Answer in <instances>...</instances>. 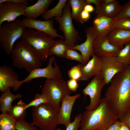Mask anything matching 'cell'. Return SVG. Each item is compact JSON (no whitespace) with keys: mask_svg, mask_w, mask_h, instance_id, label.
I'll use <instances>...</instances> for the list:
<instances>
[{"mask_svg":"<svg viewBox=\"0 0 130 130\" xmlns=\"http://www.w3.org/2000/svg\"><path fill=\"white\" fill-rule=\"evenodd\" d=\"M0 26L3 23L13 21L21 15L26 16L25 10L27 5L4 1L0 4Z\"/></svg>","mask_w":130,"mask_h":130,"instance_id":"11","label":"cell"},{"mask_svg":"<svg viewBox=\"0 0 130 130\" xmlns=\"http://www.w3.org/2000/svg\"><path fill=\"white\" fill-rule=\"evenodd\" d=\"M86 39L83 43L77 45L74 47L71 48L75 50L79 51L83 58L82 64L85 65L90 60V58L94 54L93 50L94 40L97 34L92 26L87 28L85 30Z\"/></svg>","mask_w":130,"mask_h":130,"instance_id":"15","label":"cell"},{"mask_svg":"<svg viewBox=\"0 0 130 130\" xmlns=\"http://www.w3.org/2000/svg\"><path fill=\"white\" fill-rule=\"evenodd\" d=\"M67 0H59L56 5L52 8L47 10L42 15L45 20L53 19V18H59L63 15V10L67 3Z\"/></svg>","mask_w":130,"mask_h":130,"instance_id":"27","label":"cell"},{"mask_svg":"<svg viewBox=\"0 0 130 130\" xmlns=\"http://www.w3.org/2000/svg\"><path fill=\"white\" fill-rule=\"evenodd\" d=\"M110 83L104 97L119 119L130 111V65L117 74Z\"/></svg>","mask_w":130,"mask_h":130,"instance_id":"1","label":"cell"},{"mask_svg":"<svg viewBox=\"0 0 130 130\" xmlns=\"http://www.w3.org/2000/svg\"><path fill=\"white\" fill-rule=\"evenodd\" d=\"M10 88H8L2 93L0 97V110L2 113L8 112L12 106V104L13 101L23 97L20 92L16 94H13L10 91Z\"/></svg>","mask_w":130,"mask_h":130,"instance_id":"23","label":"cell"},{"mask_svg":"<svg viewBox=\"0 0 130 130\" xmlns=\"http://www.w3.org/2000/svg\"><path fill=\"white\" fill-rule=\"evenodd\" d=\"M61 128H57L56 129L53 130H61Z\"/></svg>","mask_w":130,"mask_h":130,"instance_id":"46","label":"cell"},{"mask_svg":"<svg viewBox=\"0 0 130 130\" xmlns=\"http://www.w3.org/2000/svg\"><path fill=\"white\" fill-rule=\"evenodd\" d=\"M84 10L90 13L93 12L94 10V8L91 4H88L85 6Z\"/></svg>","mask_w":130,"mask_h":130,"instance_id":"42","label":"cell"},{"mask_svg":"<svg viewBox=\"0 0 130 130\" xmlns=\"http://www.w3.org/2000/svg\"><path fill=\"white\" fill-rule=\"evenodd\" d=\"M15 130H16V129H15Z\"/></svg>","mask_w":130,"mask_h":130,"instance_id":"47","label":"cell"},{"mask_svg":"<svg viewBox=\"0 0 130 130\" xmlns=\"http://www.w3.org/2000/svg\"><path fill=\"white\" fill-rule=\"evenodd\" d=\"M47 103H52L47 97L44 94L37 93L31 101L26 104V109L30 107H37L41 104Z\"/></svg>","mask_w":130,"mask_h":130,"instance_id":"30","label":"cell"},{"mask_svg":"<svg viewBox=\"0 0 130 130\" xmlns=\"http://www.w3.org/2000/svg\"><path fill=\"white\" fill-rule=\"evenodd\" d=\"M119 119L121 121L126 123L130 128V111L127 113Z\"/></svg>","mask_w":130,"mask_h":130,"instance_id":"41","label":"cell"},{"mask_svg":"<svg viewBox=\"0 0 130 130\" xmlns=\"http://www.w3.org/2000/svg\"><path fill=\"white\" fill-rule=\"evenodd\" d=\"M26 104L21 99L16 104L12 106L7 113L17 121L25 119L26 114Z\"/></svg>","mask_w":130,"mask_h":130,"instance_id":"26","label":"cell"},{"mask_svg":"<svg viewBox=\"0 0 130 130\" xmlns=\"http://www.w3.org/2000/svg\"><path fill=\"white\" fill-rule=\"evenodd\" d=\"M78 82L76 80L71 78L67 81L68 87L72 92H74L77 91L79 86Z\"/></svg>","mask_w":130,"mask_h":130,"instance_id":"37","label":"cell"},{"mask_svg":"<svg viewBox=\"0 0 130 130\" xmlns=\"http://www.w3.org/2000/svg\"><path fill=\"white\" fill-rule=\"evenodd\" d=\"M59 109L52 103L32 107V123L40 130L56 129Z\"/></svg>","mask_w":130,"mask_h":130,"instance_id":"4","label":"cell"},{"mask_svg":"<svg viewBox=\"0 0 130 130\" xmlns=\"http://www.w3.org/2000/svg\"><path fill=\"white\" fill-rule=\"evenodd\" d=\"M90 13L84 10L81 13L80 16L82 24L87 22L90 19Z\"/></svg>","mask_w":130,"mask_h":130,"instance_id":"38","label":"cell"},{"mask_svg":"<svg viewBox=\"0 0 130 130\" xmlns=\"http://www.w3.org/2000/svg\"><path fill=\"white\" fill-rule=\"evenodd\" d=\"M118 119L104 97L96 109L84 112L79 130H106Z\"/></svg>","mask_w":130,"mask_h":130,"instance_id":"2","label":"cell"},{"mask_svg":"<svg viewBox=\"0 0 130 130\" xmlns=\"http://www.w3.org/2000/svg\"><path fill=\"white\" fill-rule=\"evenodd\" d=\"M12 65L17 69H24L30 72L42 65L39 55L32 46L21 40L16 42L11 53Z\"/></svg>","mask_w":130,"mask_h":130,"instance_id":"3","label":"cell"},{"mask_svg":"<svg viewBox=\"0 0 130 130\" xmlns=\"http://www.w3.org/2000/svg\"><path fill=\"white\" fill-rule=\"evenodd\" d=\"M115 28L130 31V18H123L117 20Z\"/></svg>","mask_w":130,"mask_h":130,"instance_id":"35","label":"cell"},{"mask_svg":"<svg viewBox=\"0 0 130 130\" xmlns=\"http://www.w3.org/2000/svg\"><path fill=\"white\" fill-rule=\"evenodd\" d=\"M54 0H38L34 4L27 6L25 10L26 18L36 20L45 13Z\"/></svg>","mask_w":130,"mask_h":130,"instance_id":"21","label":"cell"},{"mask_svg":"<svg viewBox=\"0 0 130 130\" xmlns=\"http://www.w3.org/2000/svg\"><path fill=\"white\" fill-rule=\"evenodd\" d=\"M121 49L111 44L107 36L97 35L94 40L93 52L99 56H116Z\"/></svg>","mask_w":130,"mask_h":130,"instance_id":"14","label":"cell"},{"mask_svg":"<svg viewBox=\"0 0 130 130\" xmlns=\"http://www.w3.org/2000/svg\"><path fill=\"white\" fill-rule=\"evenodd\" d=\"M68 75L70 78L76 80L78 81H80L82 74L78 65L73 66L68 71Z\"/></svg>","mask_w":130,"mask_h":130,"instance_id":"34","label":"cell"},{"mask_svg":"<svg viewBox=\"0 0 130 130\" xmlns=\"http://www.w3.org/2000/svg\"><path fill=\"white\" fill-rule=\"evenodd\" d=\"M115 0H103V2L105 4L109 3L114 1Z\"/></svg>","mask_w":130,"mask_h":130,"instance_id":"45","label":"cell"},{"mask_svg":"<svg viewBox=\"0 0 130 130\" xmlns=\"http://www.w3.org/2000/svg\"><path fill=\"white\" fill-rule=\"evenodd\" d=\"M22 25L26 28H31L45 33L53 38L65 39L64 37L57 32V29L54 27L53 19L42 20L25 18L21 20Z\"/></svg>","mask_w":130,"mask_h":130,"instance_id":"13","label":"cell"},{"mask_svg":"<svg viewBox=\"0 0 130 130\" xmlns=\"http://www.w3.org/2000/svg\"><path fill=\"white\" fill-rule=\"evenodd\" d=\"M119 52L116 56L117 60L126 66L130 65V42Z\"/></svg>","mask_w":130,"mask_h":130,"instance_id":"29","label":"cell"},{"mask_svg":"<svg viewBox=\"0 0 130 130\" xmlns=\"http://www.w3.org/2000/svg\"><path fill=\"white\" fill-rule=\"evenodd\" d=\"M120 130H130V128L126 123L121 122Z\"/></svg>","mask_w":130,"mask_h":130,"instance_id":"44","label":"cell"},{"mask_svg":"<svg viewBox=\"0 0 130 130\" xmlns=\"http://www.w3.org/2000/svg\"><path fill=\"white\" fill-rule=\"evenodd\" d=\"M72 11L71 16L72 19L82 24L81 14L84 10L85 6L88 3L86 0H69Z\"/></svg>","mask_w":130,"mask_h":130,"instance_id":"25","label":"cell"},{"mask_svg":"<svg viewBox=\"0 0 130 130\" xmlns=\"http://www.w3.org/2000/svg\"><path fill=\"white\" fill-rule=\"evenodd\" d=\"M71 12V6L68 0L64 8L62 17L54 18L59 24V30L63 32L65 40L69 47L72 48L77 44L78 40L81 39L78 32L73 24Z\"/></svg>","mask_w":130,"mask_h":130,"instance_id":"8","label":"cell"},{"mask_svg":"<svg viewBox=\"0 0 130 130\" xmlns=\"http://www.w3.org/2000/svg\"><path fill=\"white\" fill-rule=\"evenodd\" d=\"M55 60L54 56H52L49 58L48 63L46 67L36 68L30 72L25 78L18 82L16 90H17L23 83H28L35 78H44L49 79H62V75L60 67L55 61Z\"/></svg>","mask_w":130,"mask_h":130,"instance_id":"9","label":"cell"},{"mask_svg":"<svg viewBox=\"0 0 130 130\" xmlns=\"http://www.w3.org/2000/svg\"><path fill=\"white\" fill-rule=\"evenodd\" d=\"M20 40L32 47L38 53L41 61L46 60L48 52L54 41V38L44 32L27 28Z\"/></svg>","mask_w":130,"mask_h":130,"instance_id":"6","label":"cell"},{"mask_svg":"<svg viewBox=\"0 0 130 130\" xmlns=\"http://www.w3.org/2000/svg\"><path fill=\"white\" fill-rule=\"evenodd\" d=\"M81 96L77 94L73 96L66 95L61 101V106L59 110L58 116V124H63L66 128L71 122V112L74 103Z\"/></svg>","mask_w":130,"mask_h":130,"instance_id":"16","label":"cell"},{"mask_svg":"<svg viewBox=\"0 0 130 130\" xmlns=\"http://www.w3.org/2000/svg\"><path fill=\"white\" fill-rule=\"evenodd\" d=\"M17 130H39L32 122H27L25 119L17 121L16 127Z\"/></svg>","mask_w":130,"mask_h":130,"instance_id":"31","label":"cell"},{"mask_svg":"<svg viewBox=\"0 0 130 130\" xmlns=\"http://www.w3.org/2000/svg\"><path fill=\"white\" fill-rule=\"evenodd\" d=\"M69 47L65 40H54L49 49L48 55H53L59 57H65Z\"/></svg>","mask_w":130,"mask_h":130,"instance_id":"24","label":"cell"},{"mask_svg":"<svg viewBox=\"0 0 130 130\" xmlns=\"http://www.w3.org/2000/svg\"><path fill=\"white\" fill-rule=\"evenodd\" d=\"M101 57L102 60L101 74L105 84H108L117 74L123 71L127 66L118 62L116 56Z\"/></svg>","mask_w":130,"mask_h":130,"instance_id":"12","label":"cell"},{"mask_svg":"<svg viewBox=\"0 0 130 130\" xmlns=\"http://www.w3.org/2000/svg\"><path fill=\"white\" fill-rule=\"evenodd\" d=\"M115 18L116 20L123 18H130V0L122 6L119 13Z\"/></svg>","mask_w":130,"mask_h":130,"instance_id":"33","label":"cell"},{"mask_svg":"<svg viewBox=\"0 0 130 130\" xmlns=\"http://www.w3.org/2000/svg\"><path fill=\"white\" fill-rule=\"evenodd\" d=\"M86 1L88 4L93 3L95 4L96 6L99 5L103 1V0H86Z\"/></svg>","mask_w":130,"mask_h":130,"instance_id":"43","label":"cell"},{"mask_svg":"<svg viewBox=\"0 0 130 130\" xmlns=\"http://www.w3.org/2000/svg\"><path fill=\"white\" fill-rule=\"evenodd\" d=\"M105 84L104 78L101 73L94 76L83 89V93L85 97L88 95L90 99L89 105L85 107L86 110H94L99 106L102 99L101 92Z\"/></svg>","mask_w":130,"mask_h":130,"instance_id":"10","label":"cell"},{"mask_svg":"<svg viewBox=\"0 0 130 130\" xmlns=\"http://www.w3.org/2000/svg\"><path fill=\"white\" fill-rule=\"evenodd\" d=\"M122 6L119 2L115 0L109 3L103 2L98 6H96L95 13L97 14L107 17H115L119 13Z\"/></svg>","mask_w":130,"mask_h":130,"instance_id":"22","label":"cell"},{"mask_svg":"<svg viewBox=\"0 0 130 130\" xmlns=\"http://www.w3.org/2000/svg\"><path fill=\"white\" fill-rule=\"evenodd\" d=\"M26 29L19 19L7 22L0 26V43L7 55L12 53L15 43L24 34Z\"/></svg>","mask_w":130,"mask_h":130,"instance_id":"5","label":"cell"},{"mask_svg":"<svg viewBox=\"0 0 130 130\" xmlns=\"http://www.w3.org/2000/svg\"><path fill=\"white\" fill-rule=\"evenodd\" d=\"M121 123V122L118 119L106 130H120Z\"/></svg>","mask_w":130,"mask_h":130,"instance_id":"39","label":"cell"},{"mask_svg":"<svg viewBox=\"0 0 130 130\" xmlns=\"http://www.w3.org/2000/svg\"><path fill=\"white\" fill-rule=\"evenodd\" d=\"M67 82L63 79H46L42 90V93L46 95L51 102L58 108L63 98L66 95H70Z\"/></svg>","mask_w":130,"mask_h":130,"instance_id":"7","label":"cell"},{"mask_svg":"<svg viewBox=\"0 0 130 130\" xmlns=\"http://www.w3.org/2000/svg\"><path fill=\"white\" fill-rule=\"evenodd\" d=\"M16 122L7 113L0 114V130H15Z\"/></svg>","mask_w":130,"mask_h":130,"instance_id":"28","label":"cell"},{"mask_svg":"<svg viewBox=\"0 0 130 130\" xmlns=\"http://www.w3.org/2000/svg\"><path fill=\"white\" fill-rule=\"evenodd\" d=\"M64 58L77 61L82 64L83 63V58L82 54L70 47H69L68 49Z\"/></svg>","mask_w":130,"mask_h":130,"instance_id":"32","label":"cell"},{"mask_svg":"<svg viewBox=\"0 0 130 130\" xmlns=\"http://www.w3.org/2000/svg\"><path fill=\"white\" fill-rule=\"evenodd\" d=\"M4 1H9L14 3L25 4L27 5H29V1L27 0H0V4Z\"/></svg>","mask_w":130,"mask_h":130,"instance_id":"40","label":"cell"},{"mask_svg":"<svg viewBox=\"0 0 130 130\" xmlns=\"http://www.w3.org/2000/svg\"><path fill=\"white\" fill-rule=\"evenodd\" d=\"M18 74L11 67L6 65L0 67V91L2 93L10 87L15 91L19 81Z\"/></svg>","mask_w":130,"mask_h":130,"instance_id":"17","label":"cell"},{"mask_svg":"<svg viewBox=\"0 0 130 130\" xmlns=\"http://www.w3.org/2000/svg\"><path fill=\"white\" fill-rule=\"evenodd\" d=\"M82 116V114L79 113L75 116L74 120L68 125L66 130H78L80 127Z\"/></svg>","mask_w":130,"mask_h":130,"instance_id":"36","label":"cell"},{"mask_svg":"<svg viewBox=\"0 0 130 130\" xmlns=\"http://www.w3.org/2000/svg\"><path fill=\"white\" fill-rule=\"evenodd\" d=\"M116 20L115 17L97 14L94 18L92 26L97 35L107 36L115 28Z\"/></svg>","mask_w":130,"mask_h":130,"instance_id":"19","label":"cell"},{"mask_svg":"<svg viewBox=\"0 0 130 130\" xmlns=\"http://www.w3.org/2000/svg\"><path fill=\"white\" fill-rule=\"evenodd\" d=\"M107 37L111 44L122 49L124 48V45L130 42V31L114 28Z\"/></svg>","mask_w":130,"mask_h":130,"instance_id":"20","label":"cell"},{"mask_svg":"<svg viewBox=\"0 0 130 130\" xmlns=\"http://www.w3.org/2000/svg\"><path fill=\"white\" fill-rule=\"evenodd\" d=\"M102 64L101 57L95 54L85 65L81 63L78 64L82 74L80 81L88 80L93 76L100 74Z\"/></svg>","mask_w":130,"mask_h":130,"instance_id":"18","label":"cell"}]
</instances>
